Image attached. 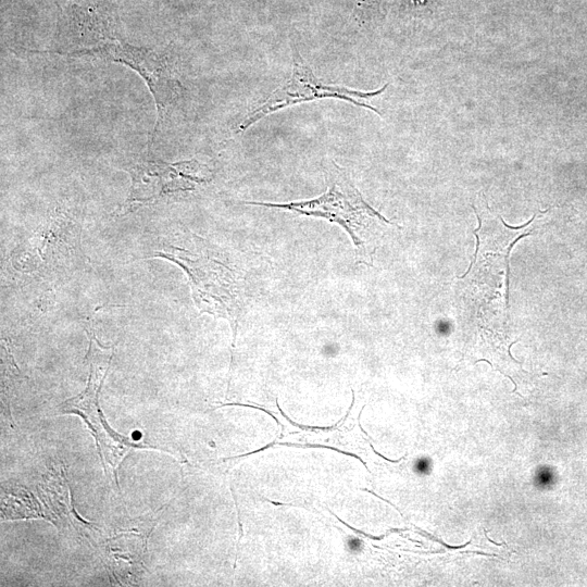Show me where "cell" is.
<instances>
[{"label":"cell","mask_w":587,"mask_h":587,"mask_svg":"<svg viewBox=\"0 0 587 587\" xmlns=\"http://www.w3.org/2000/svg\"><path fill=\"white\" fill-rule=\"evenodd\" d=\"M245 203L288 210L338 224L353 243L355 261L369 266L373 265V257L382 238L391 226H398L363 199L347 172L335 162L328 168V188L316 198L286 203Z\"/></svg>","instance_id":"6da1fadb"},{"label":"cell","mask_w":587,"mask_h":587,"mask_svg":"<svg viewBox=\"0 0 587 587\" xmlns=\"http://www.w3.org/2000/svg\"><path fill=\"white\" fill-rule=\"evenodd\" d=\"M292 50V71L290 77L276 88L261 104L249 112L239 123L237 132H243L270 114L298 103L334 98L365 108L382 116V112L367 101L382 95L388 87L363 91L346 86L327 85L320 80L296 48Z\"/></svg>","instance_id":"7a4b0ae2"},{"label":"cell","mask_w":587,"mask_h":587,"mask_svg":"<svg viewBox=\"0 0 587 587\" xmlns=\"http://www.w3.org/2000/svg\"><path fill=\"white\" fill-rule=\"evenodd\" d=\"M89 350L86 361L89 364V377L86 389L60 405L62 413L80 415L93 432L102 458L116 472L129 450L137 448L127 438L115 433L104 420L99 405V392L110 367L112 349L101 347L93 333L88 330Z\"/></svg>","instance_id":"3957f363"},{"label":"cell","mask_w":587,"mask_h":587,"mask_svg":"<svg viewBox=\"0 0 587 587\" xmlns=\"http://www.w3.org/2000/svg\"><path fill=\"white\" fill-rule=\"evenodd\" d=\"M171 258L187 272L198 308L229 321L235 337L242 302L234 271L207 254L180 251Z\"/></svg>","instance_id":"277c9868"},{"label":"cell","mask_w":587,"mask_h":587,"mask_svg":"<svg viewBox=\"0 0 587 587\" xmlns=\"http://www.w3.org/2000/svg\"><path fill=\"white\" fill-rule=\"evenodd\" d=\"M67 55L99 58L125 64L136 71L145 79L155 102L158 121L153 134L179 96L180 84L173 77L164 58L152 50L112 40L92 48L76 50Z\"/></svg>","instance_id":"5b68a950"},{"label":"cell","mask_w":587,"mask_h":587,"mask_svg":"<svg viewBox=\"0 0 587 587\" xmlns=\"http://www.w3.org/2000/svg\"><path fill=\"white\" fill-rule=\"evenodd\" d=\"M132 186L124 213L150 203L164 195L195 190L210 179V170L196 160L164 163L146 161L129 170Z\"/></svg>","instance_id":"8992f818"},{"label":"cell","mask_w":587,"mask_h":587,"mask_svg":"<svg viewBox=\"0 0 587 587\" xmlns=\"http://www.w3.org/2000/svg\"><path fill=\"white\" fill-rule=\"evenodd\" d=\"M151 521L125 526L113 530L114 536L108 537L100 544L103 555L111 567L117 571L121 565H126V573L133 575L142 565L146 552L147 538L152 529Z\"/></svg>","instance_id":"52a82bcc"}]
</instances>
